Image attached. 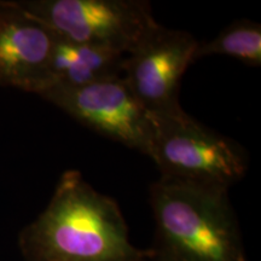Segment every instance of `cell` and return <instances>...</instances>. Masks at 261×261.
Wrapping results in <instances>:
<instances>
[{"instance_id":"11","label":"cell","mask_w":261,"mask_h":261,"mask_svg":"<svg viewBox=\"0 0 261 261\" xmlns=\"http://www.w3.org/2000/svg\"><path fill=\"white\" fill-rule=\"evenodd\" d=\"M4 4H5V2H0V9H2L3 6H4Z\"/></svg>"},{"instance_id":"7","label":"cell","mask_w":261,"mask_h":261,"mask_svg":"<svg viewBox=\"0 0 261 261\" xmlns=\"http://www.w3.org/2000/svg\"><path fill=\"white\" fill-rule=\"evenodd\" d=\"M56 34L19 8L5 2L0 9V84L40 94L48 85Z\"/></svg>"},{"instance_id":"8","label":"cell","mask_w":261,"mask_h":261,"mask_svg":"<svg viewBox=\"0 0 261 261\" xmlns=\"http://www.w3.org/2000/svg\"><path fill=\"white\" fill-rule=\"evenodd\" d=\"M125 58L126 55L119 52L79 44L56 35L46 90L51 87L75 89L110 77L122 76Z\"/></svg>"},{"instance_id":"10","label":"cell","mask_w":261,"mask_h":261,"mask_svg":"<svg viewBox=\"0 0 261 261\" xmlns=\"http://www.w3.org/2000/svg\"><path fill=\"white\" fill-rule=\"evenodd\" d=\"M150 255H151V252H150ZM150 255H149V256H146L145 259H143L142 261H152V260H151V257H150Z\"/></svg>"},{"instance_id":"9","label":"cell","mask_w":261,"mask_h":261,"mask_svg":"<svg viewBox=\"0 0 261 261\" xmlns=\"http://www.w3.org/2000/svg\"><path fill=\"white\" fill-rule=\"evenodd\" d=\"M228 56L247 65H261V25L249 19H238L228 24L217 37L198 42L195 61L205 56Z\"/></svg>"},{"instance_id":"3","label":"cell","mask_w":261,"mask_h":261,"mask_svg":"<svg viewBox=\"0 0 261 261\" xmlns=\"http://www.w3.org/2000/svg\"><path fill=\"white\" fill-rule=\"evenodd\" d=\"M149 158L161 178L228 190L248 171V155L236 140L204 126L185 110L155 117Z\"/></svg>"},{"instance_id":"2","label":"cell","mask_w":261,"mask_h":261,"mask_svg":"<svg viewBox=\"0 0 261 261\" xmlns=\"http://www.w3.org/2000/svg\"><path fill=\"white\" fill-rule=\"evenodd\" d=\"M150 204L152 261H248L228 190L160 178Z\"/></svg>"},{"instance_id":"6","label":"cell","mask_w":261,"mask_h":261,"mask_svg":"<svg viewBox=\"0 0 261 261\" xmlns=\"http://www.w3.org/2000/svg\"><path fill=\"white\" fill-rule=\"evenodd\" d=\"M198 41L189 32L156 24L126 55L122 77L154 117L184 110L179 103L180 83L195 61Z\"/></svg>"},{"instance_id":"1","label":"cell","mask_w":261,"mask_h":261,"mask_svg":"<svg viewBox=\"0 0 261 261\" xmlns=\"http://www.w3.org/2000/svg\"><path fill=\"white\" fill-rule=\"evenodd\" d=\"M23 261H142L150 249L130 243L115 201L67 171L50 203L18 238Z\"/></svg>"},{"instance_id":"5","label":"cell","mask_w":261,"mask_h":261,"mask_svg":"<svg viewBox=\"0 0 261 261\" xmlns=\"http://www.w3.org/2000/svg\"><path fill=\"white\" fill-rule=\"evenodd\" d=\"M40 97L81 125L149 156L155 117L137 99L122 76L75 89L51 87Z\"/></svg>"},{"instance_id":"4","label":"cell","mask_w":261,"mask_h":261,"mask_svg":"<svg viewBox=\"0 0 261 261\" xmlns=\"http://www.w3.org/2000/svg\"><path fill=\"white\" fill-rule=\"evenodd\" d=\"M25 14L67 40L127 55L158 24L143 0H29Z\"/></svg>"}]
</instances>
